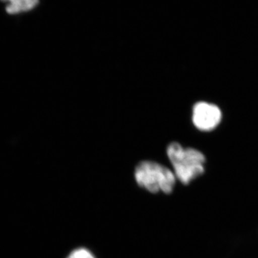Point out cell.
I'll list each match as a JSON object with an SVG mask.
<instances>
[{"instance_id":"7a4b0ae2","label":"cell","mask_w":258,"mask_h":258,"mask_svg":"<svg viewBox=\"0 0 258 258\" xmlns=\"http://www.w3.org/2000/svg\"><path fill=\"white\" fill-rule=\"evenodd\" d=\"M134 177L139 186L149 192L169 195L175 186V174L166 166L152 161H143L136 166Z\"/></svg>"},{"instance_id":"3957f363","label":"cell","mask_w":258,"mask_h":258,"mask_svg":"<svg viewBox=\"0 0 258 258\" xmlns=\"http://www.w3.org/2000/svg\"><path fill=\"white\" fill-rule=\"evenodd\" d=\"M191 120L200 132H210L219 126L222 120L220 107L214 103L200 101L194 105Z\"/></svg>"},{"instance_id":"277c9868","label":"cell","mask_w":258,"mask_h":258,"mask_svg":"<svg viewBox=\"0 0 258 258\" xmlns=\"http://www.w3.org/2000/svg\"><path fill=\"white\" fill-rule=\"evenodd\" d=\"M5 3V10L9 15H15L28 13L35 9L40 0H1Z\"/></svg>"},{"instance_id":"5b68a950","label":"cell","mask_w":258,"mask_h":258,"mask_svg":"<svg viewBox=\"0 0 258 258\" xmlns=\"http://www.w3.org/2000/svg\"><path fill=\"white\" fill-rule=\"evenodd\" d=\"M66 258H96L91 251L85 247L75 249L70 252Z\"/></svg>"},{"instance_id":"6da1fadb","label":"cell","mask_w":258,"mask_h":258,"mask_svg":"<svg viewBox=\"0 0 258 258\" xmlns=\"http://www.w3.org/2000/svg\"><path fill=\"white\" fill-rule=\"evenodd\" d=\"M166 154L173 166V172L181 184H189L205 173L207 159L200 150L184 148L177 142H173L168 146Z\"/></svg>"}]
</instances>
